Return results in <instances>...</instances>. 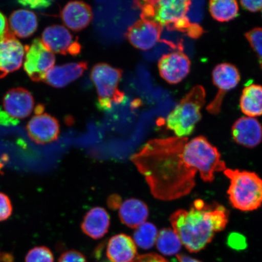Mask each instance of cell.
I'll return each instance as SVG.
<instances>
[{"instance_id":"cell-34","label":"cell","mask_w":262,"mask_h":262,"mask_svg":"<svg viewBox=\"0 0 262 262\" xmlns=\"http://www.w3.org/2000/svg\"><path fill=\"white\" fill-rule=\"evenodd\" d=\"M49 1H19L23 6H28L32 9H41L48 7L51 4Z\"/></svg>"},{"instance_id":"cell-26","label":"cell","mask_w":262,"mask_h":262,"mask_svg":"<svg viewBox=\"0 0 262 262\" xmlns=\"http://www.w3.org/2000/svg\"><path fill=\"white\" fill-rule=\"evenodd\" d=\"M245 37L258 58L262 70V28H255L246 33Z\"/></svg>"},{"instance_id":"cell-39","label":"cell","mask_w":262,"mask_h":262,"mask_svg":"<svg viewBox=\"0 0 262 262\" xmlns=\"http://www.w3.org/2000/svg\"><path fill=\"white\" fill-rule=\"evenodd\" d=\"M44 106L42 105H39L35 107V113L36 115L41 114L43 113Z\"/></svg>"},{"instance_id":"cell-10","label":"cell","mask_w":262,"mask_h":262,"mask_svg":"<svg viewBox=\"0 0 262 262\" xmlns=\"http://www.w3.org/2000/svg\"><path fill=\"white\" fill-rule=\"evenodd\" d=\"M162 32L161 25L141 18L127 29L125 35L134 48L146 51L160 41Z\"/></svg>"},{"instance_id":"cell-4","label":"cell","mask_w":262,"mask_h":262,"mask_svg":"<svg viewBox=\"0 0 262 262\" xmlns=\"http://www.w3.org/2000/svg\"><path fill=\"white\" fill-rule=\"evenodd\" d=\"M205 98L204 87L198 85L193 88L168 115L166 120L168 129L181 138L191 135L202 119L201 110Z\"/></svg>"},{"instance_id":"cell-35","label":"cell","mask_w":262,"mask_h":262,"mask_svg":"<svg viewBox=\"0 0 262 262\" xmlns=\"http://www.w3.org/2000/svg\"><path fill=\"white\" fill-rule=\"evenodd\" d=\"M108 207L111 209H117L120 208L122 205V198L117 194L111 195L107 200Z\"/></svg>"},{"instance_id":"cell-32","label":"cell","mask_w":262,"mask_h":262,"mask_svg":"<svg viewBox=\"0 0 262 262\" xmlns=\"http://www.w3.org/2000/svg\"><path fill=\"white\" fill-rule=\"evenodd\" d=\"M132 262H169L166 258L157 254L149 253L137 255Z\"/></svg>"},{"instance_id":"cell-25","label":"cell","mask_w":262,"mask_h":262,"mask_svg":"<svg viewBox=\"0 0 262 262\" xmlns=\"http://www.w3.org/2000/svg\"><path fill=\"white\" fill-rule=\"evenodd\" d=\"M158 231L152 223L145 222L136 229L134 233L135 244L143 250H149L156 244Z\"/></svg>"},{"instance_id":"cell-22","label":"cell","mask_w":262,"mask_h":262,"mask_svg":"<svg viewBox=\"0 0 262 262\" xmlns=\"http://www.w3.org/2000/svg\"><path fill=\"white\" fill-rule=\"evenodd\" d=\"M242 112L249 117L262 116V86L248 85L242 91L240 99Z\"/></svg>"},{"instance_id":"cell-37","label":"cell","mask_w":262,"mask_h":262,"mask_svg":"<svg viewBox=\"0 0 262 262\" xmlns=\"http://www.w3.org/2000/svg\"><path fill=\"white\" fill-rule=\"evenodd\" d=\"M177 258H178L179 262H202L185 254H178L177 255Z\"/></svg>"},{"instance_id":"cell-23","label":"cell","mask_w":262,"mask_h":262,"mask_svg":"<svg viewBox=\"0 0 262 262\" xmlns=\"http://www.w3.org/2000/svg\"><path fill=\"white\" fill-rule=\"evenodd\" d=\"M209 9L212 17L219 22H228L236 18L239 11L235 0H212Z\"/></svg>"},{"instance_id":"cell-7","label":"cell","mask_w":262,"mask_h":262,"mask_svg":"<svg viewBox=\"0 0 262 262\" xmlns=\"http://www.w3.org/2000/svg\"><path fill=\"white\" fill-rule=\"evenodd\" d=\"M24 69L32 81H44L49 71L54 67L55 57L42 43L36 38L30 46L25 47Z\"/></svg>"},{"instance_id":"cell-30","label":"cell","mask_w":262,"mask_h":262,"mask_svg":"<svg viewBox=\"0 0 262 262\" xmlns=\"http://www.w3.org/2000/svg\"><path fill=\"white\" fill-rule=\"evenodd\" d=\"M227 243L229 247L234 250H244L247 246V241L243 235L232 232L228 237Z\"/></svg>"},{"instance_id":"cell-41","label":"cell","mask_w":262,"mask_h":262,"mask_svg":"<svg viewBox=\"0 0 262 262\" xmlns=\"http://www.w3.org/2000/svg\"><path fill=\"white\" fill-rule=\"evenodd\" d=\"M0 255H1V253H0Z\"/></svg>"},{"instance_id":"cell-38","label":"cell","mask_w":262,"mask_h":262,"mask_svg":"<svg viewBox=\"0 0 262 262\" xmlns=\"http://www.w3.org/2000/svg\"><path fill=\"white\" fill-rule=\"evenodd\" d=\"M0 261L2 262H13L14 256L9 253H3L0 255Z\"/></svg>"},{"instance_id":"cell-8","label":"cell","mask_w":262,"mask_h":262,"mask_svg":"<svg viewBox=\"0 0 262 262\" xmlns=\"http://www.w3.org/2000/svg\"><path fill=\"white\" fill-rule=\"evenodd\" d=\"M213 84L219 90L214 99L206 107L208 112L218 114L221 112L223 100L228 91L233 90L241 81V74L234 65L224 63L214 68L212 73Z\"/></svg>"},{"instance_id":"cell-17","label":"cell","mask_w":262,"mask_h":262,"mask_svg":"<svg viewBox=\"0 0 262 262\" xmlns=\"http://www.w3.org/2000/svg\"><path fill=\"white\" fill-rule=\"evenodd\" d=\"M87 68L86 61L56 66L49 71L44 81L54 88H64L82 76Z\"/></svg>"},{"instance_id":"cell-24","label":"cell","mask_w":262,"mask_h":262,"mask_svg":"<svg viewBox=\"0 0 262 262\" xmlns=\"http://www.w3.org/2000/svg\"><path fill=\"white\" fill-rule=\"evenodd\" d=\"M156 247L160 253L165 255H173L179 253L182 242L171 228H163L157 235Z\"/></svg>"},{"instance_id":"cell-36","label":"cell","mask_w":262,"mask_h":262,"mask_svg":"<svg viewBox=\"0 0 262 262\" xmlns=\"http://www.w3.org/2000/svg\"><path fill=\"white\" fill-rule=\"evenodd\" d=\"M9 31L8 22L4 15L0 12V38H2Z\"/></svg>"},{"instance_id":"cell-33","label":"cell","mask_w":262,"mask_h":262,"mask_svg":"<svg viewBox=\"0 0 262 262\" xmlns=\"http://www.w3.org/2000/svg\"><path fill=\"white\" fill-rule=\"evenodd\" d=\"M241 4L245 9L251 12H256L262 9V0L241 1Z\"/></svg>"},{"instance_id":"cell-13","label":"cell","mask_w":262,"mask_h":262,"mask_svg":"<svg viewBox=\"0 0 262 262\" xmlns=\"http://www.w3.org/2000/svg\"><path fill=\"white\" fill-rule=\"evenodd\" d=\"M158 68L160 76L164 80L169 84H178L189 74L191 61L181 51L172 52L160 58Z\"/></svg>"},{"instance_id":"cell-2","label":"cell","mask_w":262,"mask_h":262,"mask_svg":"<svg viewBox=\"0 0 262 262\" xmlns=\"http://www.w3.org/2000/svg\"><path fill=\"white\" fill-rule=\"evenodd\" d=\"M229 211L224 206L202 199L193 202L188 210L179 209L170 216L173 231L191 253L204 250L217 232L227 227Z\"/></svg>"},{"instance_id":"cell-27","label":"cell","mask_w":262,"mask_h":262,"mask_svg":"<svg viewBox=\"0 0 262 262\" xmlns=\"http://www.w3.org/2000/svg\"><path fill=\"white\" fill-rule=\"evenodd\" d=\"M52 251L47 247H37L31 249L26 255L25 262H54Z\"/></svg>"},{"instance_id":"cell-9","label":"cell","mask_w":262,"mask_h":262,"mask_svg":"<svg viewBox=\"0 0 262 262\" xmlns=\"http://www.w3.org/2000/svg\"><path fill=\"white\" fill-rule=\"evenodd\" d=\"M41 41L52 53L76 56L81 51V45L67 28L61 25H52L42 32Z\"/></svg>"},{"instance_id":"cell-12","label":"cell","mask_w":262,"mask_h":262,"mask_svg":"<svg viewBox=\"0 0 262 262\" xmlns=\"http://www.w3.org/2000/svg\"><path fill=\"white\" fill-rule=\"evenodd\" d=\"M4 113L14 122L30 116L34 108V100L32 94L24 88H14L7 92L3 100Z\"/></svg>"},{"instance_id":"cell-40","label":"cell","mask_w":262,"mask_h":262,"mask_svg":"<svg viewBox=\"0 0 262 262\" xmlns=\"http://www.w3.org/2000/svg\"><path fill=\"white\" fill-rule=\"evenodd\" d=\"M0 168H1V165H0Z\"/></svg>"},{"instance_id":"cell-5","label":"cell","mask_w":262,"mask_h":262,"mask_svg":"<svg viewBox=\"0 0 262 262\" xmlns=\"http://www.w3.org/2000/svg\"><path fill=\"white\" fill-rule=\"evenodd\" d=\"M123 71L100 63L92 69L91 77L96 86L98 94V106L101 110L111 109L112 104L122 103L124 94L119 89Z\"/></svg>"},{"instance_id":"cell-1","label":"cell","mask_w":262,"mask_h":262,"mask_svg":"<svg viewBox=\"0 0 262 262\" xmlns=\"http://www.w3.org/2000/svg\"><path fill=\"white\" fill-rule=\"evenodd\" d=\"M131 162L145 178L157 199L171 201L187 195L195 186L199 172L205 182L227 166L217 147L204 136L171 137L148 141L131 157Z\"/></svg>"},{"instance_id":"cell-28","label":"cell","mask_w":262,"mask_h":262,"mask_svg":"<svg viewBox=\"0 0 262 262\" xmlns=\"http://www.w3.org/2000/svg\"><path fill=\"white\" fill-rule=\"evenodd\" d=\"M203 2H191L189 9L186 14L189 20L192 24H198V23L201 20L203 16V7H204Z\"/></svg>"},{"instance_id":"cell-15","label":"cell","mask_w":262,"mask_h":262,"mask_svg":"<svg viewBox=\"0 0 262 262\" xmlns=\"http://www.w3.org/2000/svg\"><path fill=\"white\" fill-rule=\"evenodd\" d=\"M232 136L238 145L253 148L261 142L262 125L255 118L241 117L232 125Z\"/></svg>"},{"instance_id":"cell-18","label":"cell","mask_w":262,"mask_h":262,"mask_svg":"<svg viewBox=\"0 0 262 262\" xmlns=\"http://www.w3.org/2000/svg\"><path fill=\"white\" fill-rule=\"evenodd\" d=\"M106 255L111 262H132L137 256L135 242L124 234L114 235L108 242Z\"/></svg>"},{"instance_id":"cell-29","label":"cell","mask_w":262,"mask_h":262,"mask_svg":"<svg viewBox=\"0 0 262 262\" xmlns=\"http://www.w3.org/2000/svg\"><path fill=\"white\" fill-rule=\"evenodd\" d=\"M12 205L9 196L0 192V222L8 220L12 214Z\"/></svg>"},{"instance_id":"cell-16","label":"cell","mask_w":262,"mask_h":262,"mask_svg":"<svg viewBox=\"0 0 262 262\" xmlns=\"http://www.w3.org/2000/svg\"><path fill=\"white\" fill-rule=\"evenodd\" d=\"M62 20L69 29L78 32L88 27L93 18L89 5L83 2H71L65 5L61 12Z\"/></svg>"},{"instance_id":"cell-20","label":"cell","mask_w":262,"mask_h":262,"mask_svg":"<svg viewBox=\"0 0 262 262\" xmlns=\"http://www.w3.org/2000/svg\"><path fill=\"white\" fill-rule=\"evenodd\" d=\"M38 21L34 12L25 9H19L10 16L8 28L11 34L18 38L31 37L37 31Z\"/></svg>"},{"instance_id":"cell-14","label":"cell","mask_w":262,"mask_h":262,"mask_svg":"<svg viewBox=\"0 0 262 262\" xmlns=\"http://www.w3.org/2000/svg\"><path fill=\"white\" fill-rule=\"evenodd\" d=\"M26 130L33 142L38 145H45L58 139L60 124L56 118L42 113L35 115L29 120Z\"/></svg>"},{"instance_id":"cell-21","label":"cell","mask_w":262,"mask_h":262,"mask_svg":"<svg viewBox=\"0 0 262 262\" xmlns=\"http://www.w3.org/2000/svg\"><path fill=\"white\" fill-rule=\"evenodd\" d=\"M148 215V208L145 203L139 199H127L119 208L121 222L130 228L139 227L145 222Z\"/></svg>"},{"instance_id":"cell-3","label":"cell","mask_w":262,"mask_h":262,"mask_svg":"<svg viewBox=\"0 0 262 262\" xmlns=\"http://www.w3.org/2000/svg\"><path fill=\"white\" fill-rule=\"evenodd\" d=\"M224 174L229 180L228 194L232 207L242 211H253L262 205V179L256 173L227 168Z\"/></svg>"},{"instance_id":"cell-6","label":"cell","mask_w":262,"mask_h":262,"mask_svg":"<svg viewBox=\"0 0 262 262\" xmlns=\"http://www.w3.org/2000/svg\"><path fill=\"white\" fill-rule=\"evenodd\" d=\"M191 4L188 0L136 1L134 6L141 11L142 19L157 23L166 28L185 17Z\"/></svg>"},{"instance_id":"cell-19","label":"cell","mask_w":262,"mask_h":262,"mask_svg":"<svg viewBox=\"0 0 262 262\" xmlns=\"http://www.w3.org/2000/svg\"><path fill=\"white\" fill-rule=\"evenodd\" d=\"M110 225V217L105 209L95 207L84 215L81 228L88 236L94 239H100L107 233Z\"/></svg>"},{"instance_id":"cell-11","label":"cell","mask_w":262,"mask_h":262,"mask_svg":"<svg viewBox=\"0 0 262 262\" xmlns=\"http://www.w3.org/2000/svg\"><path fill=\"white\" fill-rule=\"evenodd\" d=\"M25 55V47L8 31L0 38V78L20 68Z\"/></svg>"},{"instance_id":"cell-31","label":"cell","mask_w":262,"mask_h":262,"mask_svg":"<svg viewBox=\"0 0 262 262\" xmlns=\"http://www.w3.org/2000/svg\"><path fill=\"white\" fill-rule=\"evenodd\" d=\"M58 262H88L84 255L80 252L70 250L62 254Z\"/></svg>"}]
</instances>
